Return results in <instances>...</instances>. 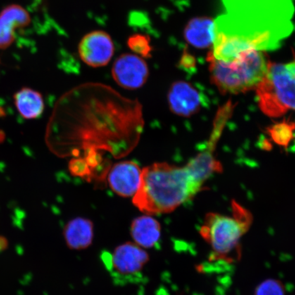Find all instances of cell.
<instances>
[{
	"mask_svg": "<svg viewBox=\"0 0 295 295\" xmlns=\"http://www.w3.org/2000/svg\"><path fill=\"white\" fill-rule=\"evenodd\" d=\"M214 20L215 59L229 62L248 51L278 49L295 30V0H221Z\"/></svg>",
	"mask_w": 295,
	"mask_h": 295,
	"instance_id": "cell-1",
	"label": "cell"
},
{
	"mask_svg": "<svg viewBox=\"0 0 295 295\" xmlns=\"http://www.w3.org/2000/svg\"><path fill=\"white\" fill-rule=\"evenodd\" d=\"M216 147L206 144L203 151L184 166L165 162L145 167L133 203L146 215L171 213L194 198L204 184L223 167L215 156Z\"/></svg>",
	"mask_w": 295,
	"mask_h": 295,
	"instance_id": "cell-2",
	"label": "cell"
},
{
	"mask_svg": "<svg viewBox=\"0 0 295 295\" xmlns=\"http://www.w3.org/2000/svg\"><path fill=\"white\" fill-rule=\"evenodd\" d=\"M232 210L231 216L209 213L205 217L200 234L211 248L210 260L232 263L240 259V241L251 227L252 215L236 202Z\"/></svg>",
	"mask_w": 295,
	"mask_h": 295,
	"instance_id": "cell-3",
	"label": "cell"
},
{
	"mask_svg": "<svg viewBox=\"0 0 295 295\" xmlns=\"http://www.w3.org/2000/svg\"><path fill=\"white\" fill-rule=\"evenodd\" d=\"M210 79L223 94H237L256 90L267 74L271 61L264 51H244L232 61L207 56Z\"/></svg>",
	"mask_w": 295,
	"mask_h": 295,
	"instance_id": "cell-4",
	"label": "cell"
},
{
	"mask_svg": "<svg viewBox=\"0 0 295 295\" xmlns=\"http://www.w3.org/2000/svg\"><path fill=\"white\" fill-rule=\"evenodd\" d=\"M258 106L265 115L278 118L295 111V59L286 63L271 62L256 90Z\"/></svg>",
	"mask_w": 295,
	"mask_h": 295,
	"instance_id": "cell-5",
	"label": "cell"
},
{
	"mask_svg": "<svg viewBox=\"0 0 295 295\" xmlns=\"http://www.w3.org/2000/svg\"><path fill=\"white\" fill-rule=\"evenodd\" d=\"M103 261L115 279L131 282L141 278L149 255L136 243L127 242L117 247L113 253H105Z\"/></svg>",
	"mask_w": 295,
	"mask_h": 295,
	"instance_id": "cell-6",
	"label": "cell"
},
{
	"mask_svg": "<svg viewBox=\"0 0 295 295\" xmlns=\"http://www.w3.org/2000/svg\"><path fill=\"white\" fill-rule=\"evenodd\" d=\"M112 75L120 87L136 90L140 89L147 82L149 69L141 57L125 53L115 60L112 67Z\"/></svg>",
	"mask_w": 295,
	"mask_h": 295,
	"instance_id": "cell-7",
	"label": "cell"
},
{
	"mask_svg": "<svg viewBox=\"0 0 295 295\" xmlns=\"http://www.w3.org/2000/svg\"><path fill=\"white\" fill-rule=\"evenodd\" d=\"M114 50L111 36L101 30L86 34L81 40L78 46L81 60L94 68L108 65L114 54Z\"/></svg>",
	"mask_w": 295,
	"mask_h": 295,
	"instance_id": "cell-8",
	"label": "cell"
},
{
	"mask_svg": "<svg viewBox=\"0 0 295 295\" xmlns=\"http://www.w3.org/2000/svg\"><path fill=\"white\" fill-rule=\"evenodd\" d=\"M167 101L172 113L187 118L201 110L203 96L190 83L178 81L171 85L167 93Z\"/></svg>",
	"mask_w": 295,
	"mask_h": 295,
	"instance_id": "cell-9",
	"label": "cell"
},
{
	"mask_svg": "<svg viewBox=\"0 0 295 295\" xmlns=\"http://www.w3.org/2000/svg\"><path fill=\"white\" fill-rule=\"evenodd\" d=\"M141 172L142 170L134 161L115 163L108 172L109 186L119 196L134 197L140 184Z\"/></svg>",
	"mask_w": 295,
	"mask_h": 295,
	"instance_id": "cell-10",
	"label": "cell"
},
{
	"mask_svg": "<svg viewBox=\"0 0 295 295\" xmlns=\"http://www.w3.org/2000/svg\"><path fill=\"white\" fill-rule=\"evenodd\" d=\"M30 14L23 7L10 5L0 13V49H6L13 44L15 32L30 24Z\"/></svg>",
	"mask_w": 295,
	"mask_h": 295,
	"instance_id": "cell-11",
	"label": "cell"
},
{
	"mask_svg": "<svg viewBox=\"0 0 295 295\" xmlns=\"http://www.w3.org/2000/svg\"><path fill=\"white\" fill-rule=\"evenodd\" d=\"M131 235L134 243L143 249L155 248L161 239V225L151 215L138 217L131 223Z\"/></svg>",
	"mask_w": 295,
	"mask_h": 295,
	"instance_id": "cell-12",
	"label": "cell"
},
{
	"mask_svg": "<svg viewBox=\"0 0 295 295\" xmlns=\"http://www.w3.org/2000/svg\"><path fill=\"white\" fill-rule=\"evenodd\" d=\"M63 235L67 246L70 249H86L92 244L94 236L92 221L82 217L69 221L64 228Z\"/></svg>",
	"mask_w": 295,
	"mask_h": 295,
	"instance_id": "cell-13",
	"label": "cell"
},
{
	"mask_svg": "<svg viewBox=\"0 0 295 295\" xmlns=\"http://www.w3.org/2000/svg\"><path fill=\"white\" fill-rule=\"evenodd\" d=\"M213 25L214 20L208 17L192 19L184 28V39L194 47L207 48L213 43Z\"/></svg>",
	"mask_w": 295,
	"mask_h": 295,
	"instance_id": "cell-14",
	"label": "cell"
},
{
	"mask_svg": "<svg viewBox=\"0 0 295 295\" xmlns=\"http://www.w3.org/2000/svg\"><path fill=\"white\" fill-rule=\"evenodd\" d=\"M19 113L25 120H34L42 115L45 103L42 94L30 88H23L13 96Z\"/></svg>",
	"mask_w": 295,
	"mask_h": 295,
	"instance_id": "cell-15",
	"label": "cell"
},
{
	"mask_svg": "<svg viewBox=\"0 0 295 295\" xmlns=\"http://www.w3.org/2000/svg\"><path fill=\"white\" fill-rule=\"evenodd\" d=\"M295 131L294 122L284 120L269 127L268 134L276 144L287 148L295 137Z\"/></svg>",
	"mask_w": 295,
	"mask_h": 295,
	"instance_id": "cell-16",
	"label": "cell"
},
{
	"mask_svg": "<svg viewBox=\"0 0 295 295\" xmlns=\"http://www.w3.org/2000/svg\"><path fill=\"white\" fill-rule=\"evenodd\" d=\"M127 45L135 54L141 58H149L152 56L153 46L151 45V39L146 34H132L127 40Z\"/></svg>",
	"mask_w": 295,
	"mask_h": 295,
	"instance_id": "cell-17",
	"label": "cell"
},
{
	"mask_svg": "<svg viewBox=\"0 0 295 295\" xmlns=\"http://www.w3.org/2000/svg\"><path fill=\"white\" fill-rule=\"evenodd\" d=\"M254 295H285V289L280 281L269 279L257 286Z\"/></svg>",
	"mask_w": 295,
	"mask_h": 295,
	"instance_id": "cell-18",
	"label": "cell"
},
{
	"mask_svg": "<svg viewBox=\"0 0 295 295\" xmlns=\"http://www.w3.org/2000/svg\"><path fill=\"white\" fill-rule=\"evenodd\" d=\"M181 68L185 69V70H191L194 68L196 66V59L194 57L191 56L190 53H188L187 51H184L183 54L181 58L180 63H179Z\"/></svg>",
	"mask_w": 295,
	"mask_h": 295,
	"instance_id": "cell-19",
	"label": "cell"
},
{
	"mask_svg": "<svg viewBox=\"0 0 295 295\" xmlns=\"http://www.w3.org/2000/svg\"><path fill=\"white\" fill-rule=\"evenodd\" d=\"M9 246L8 239L5 236L0 235V253L6 251Z\"/></svg>",
	"mask_w": 295,
	"mask_h": 295,
	"instance_id": "cell-20",
	"label": "cell"
},
{
	"mask_svg": "<svg viewBox=\"0 0 295 295\" xmlns=\"http://www.w3.org/2000/svg\"><path fill=\"white\" fill-rule=\"evenodd\" d=\"M5 137H6V135H5L4 132L0 130V143L3 142V141L5 140Z\"/></svg>",
	"mask_w": 295,
	"mask_h": 295,
	"instance_id": "cell-21",
	"label": "cell"
}]
</instances>
